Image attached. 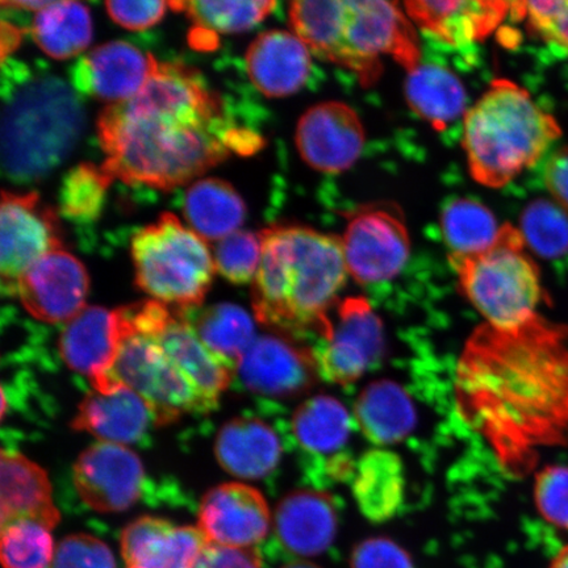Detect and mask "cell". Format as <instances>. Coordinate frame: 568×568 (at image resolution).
<instances>
[{
  "label": "cell",
  "mask_w": 568,
  "mask_h": 568,
  "mask_svg": "<svg viewBox=\"0 0 568 568\" xmlns=\"http://www.w3.org/2000/svg\"><path fill=\"white\" fill-rule=\"evenodd\" d=\"M457 399L466 422L510 474L568 443V325L537 316L516 329L485 324L462 354Z\"/></svg>",
  "instance_id": "cell-1"
},
{
  "label": "cell",
  "mask_w": 568,
  "mask_h": 568,
  "mask_svg": "<svg viewBox=\"0 0 568 568\" xmlns=\"http://www.w3.org/2000/svg\"><path fill=\"white\" fill-rule=\"evenodd\" d=\"M98 138L111 180L173 190L231 153L252 154L264 140L226 115L223 99L194 68L160 62L136 97L99 113Z\"/></svg>",
  "instance_id": "cell-2"
},
{
  "label": "cell",
  "mask_w": 568,
  "mask_h": 568,
  "mask_svg": "<svg viewBox=\"0 0 568 568\" xmlns=\"http://www.w3.org/2000/svg\"><path fill=\"white\" fill-rule=\"evenodd\" d=\"M258 234L262 257L252 287L255 317L275 328H315L322 335L349 274L343 239L301 225H272Z\"/></svg>",
  "instance_id": "cell-3"
},
{
  "label": "cell",
  "mask_w": 568,
  "mask_h": 568,
  "mask_svg": "<svg viewBox=\"0 0 568 568\" xmlns=\"http://www.w3.org/2000/svg\"><path fill=\"white\" fill-rule=\"evenodd\" d=\"M3 63L0 160L17 182H34L65 161L80 141L84 111L61 78Z\"/></svg>",
  "instance_id": "cell-4"
},
{
  "label": "cell",
  "mask_w": 568,
  "mask_h": 568,
  "mask_svg": "<svg viewBox=\"0 0 568 568\" xmlns=\"http://www.w3.org/2000/svg\"><path fill=\"white\" fill-rule=\"evenodd\" d=\"M557 120L532 102L527 90L497 80L464 120V148L474 180L506 186L542 158L559 139Z\"/></svg>",
  "instance_id": "cell-5"
},
{
  "label": "cell",
  "mask_w": 568,
  "mask_h": 568,
  "mask_svg": "<svg viewBox=\"0 0 568 568\" xmlns=\"http://www.w3.org/2000/svg\"><path fill=\"white\" fill-rule=\"evenodd\" d=\"M119 346L104 387L110 393L125 386L148 403L158 425L187 414L213 410L178 361L134 315L132 305L118 308Z\"/></svg>",
  "instance_id": "cell-6"
},
{
  "label": "cell",
  "mask_w": 568,
  "mask_h": 568,
  "mask_svg": "<svg viewBox=\"0 0 568 568\" xmlns=\"http://www.w3.org/2000/svg\"><path fill=\"white\" fill-rule=\"evenodd\" d=\"M138 286L176 310L201 307L215 275L207 243L173 213L134 234L131 244Z\"/></svg>",
  "instance_id": "cell-7"
},
{
  "label": "cell",
  "mask_w": 568,
  "mask_h": 568,
  "mask_svg": "<svg viewBox=\"0 0 568 568\" xmlns=\"http://www.w3.org/2000/svg\"><path fill=\"white\" fill-rule=\"evenodd\" d=\"M524 245L521 232L508 224L501 243L491 251L475 257H449L467 300L494 328H520L538 316L541 280Z\"/></svg>",
  "instance_id": "cell-8"
},
{
  "label": "cell",
  "mask_w": 568,
  "mask_h": 568,
  "mask_svg": "<svg viewBox=\"0 0 568 568\" xmlns=\"http://www.w3.org/2000/svg\"><path fill=\"white\" fill-rule=\"evenodd\" d=\"M345 39L352 71L365 87L378 82L383 73L382 55L393 57L409 73L420 65L415 28L399 3L346 0Z\"/></svg>",
  "instance_id": "cell-9"
},
{
  "label": "cell",
  "mask_w": 568,
  "mask_h": 568,
  "mask_svg": "<svg viewBox=\"0 0 568 568\" xmlns=\"http://www.w3.org/2000/svg\"><path fill=\"white\" fill-rule=\"evenodd\" d=\"M341 239L347 273L362 284L393 280L409 257L408 230L394 204H368L355 211Z\"/></svg>",
  "instance_id": "cell-10"
},
{
  "label": "cell",
  "mask_w": 568,
  "mask_h": 568,
  "mask_svg": "<svg viewBox=\"0 0 568 568\" xmlns=\"http://www.w3.org/2000/svg\"><path fill=\"white\" fill-rule=\"evenodd\" d=\"M55 211L40 204L36 193L3 191L0 210V276L2 290L16 296L18 282L36 262L62 248Z\"/></svg>",
  "instance_id": "cell-11"
},
{
  "label": "cell",
  "mask_w": 568,
  "mask_h": 568,
  "mask_svg": "<svg viewBox=\"0 0 568 568\" xmlns=\"http://www.w3.org/2000/svg\"><path fill=\"white\" fill-rule=\"evenodd\" d=\"M322 337L314 352L317 374L336 385L361 378L383 351L382 323L366 297L341 302L337 318H331Z\"/></svg>",
  "instance_id": "cell-12"
},
{
  "label": "cell",
  "mask_w": 568,
  "mask_h": 568,
  "mask_svg": "<svg viewBox=\"0 0 568 568\" xmlns=\"http://www.w3.org/2000/svg\"><path fill=\"white\" fill-rule=\"evenodd\" d=\"M78 495L92 510L123 513L140 499L145 473L124 445L98 443L78 457L73 470Z\"/></svg>",
  "instance_id": "cell-13"
},
{
  "label": "cell",
  "mask_w": 568,
  "mask_h": 568,
  "mask_svg": "<svg viewBox=\"0 0 568 568\" xmlns=\"http://www.w3.org/2000/svg\"><path fill=\"white\" fill-rule=\"evenodd\" d=\"M89 274L65 248L44 255L21 276L16 296L28 314L45 323H68L87 307Z\"/></svg>",
  "instance_id": "cell-14"
},
{
  "label": "cell",
  "mask_w": 568,
  "mask_h": 568,
  "mask_svg": "<svg viewBox=\"0 0 568 568\" xmlns=\"http://www.w3.org/2000/svg\"><path fill=\"white\" fill-rule=\"evenodd\" d=\"M159 63L130 42L111 41L83 54L71 68L70 80L80 94L111 105L144 90Z\"/></svg>",
  "instance_id": "cell-15"
},
{
  "label": "cell",
  "mask_w": 568,
  "mask_h": 568,
  "mask_svg": "<svg viewBox=\"0 0 568 568\" xmlns=\"http://www.w3.org/2000/svg\"><path fill=\"white\" fill-rule=\"evenodd\" d=\"M295 141L308 166L323 173H341L358 160L365 130L351 105L325 102L304 113Z\"/></svg>",
  "instance_id": "cell-16"
},
{
  "label": "cell",
  "mask_w": 568,
  "mask_h": 568,
  "mask_svg": "<svg viewBox=\"0 0 568 568\" xmlns=\"http://www.w3.org/2000/svg\"><path fill=\"white\" fill-rule=\"evenodd\" d=\"M272 515L258 489L243 483H225L203 496L199 529L213 545L252 549L267 536Z\"/></svg>",
  "instance_id": "cell-17"
},
{
  "label": "cell",
  "mask_w": 568,
  "mask_h": 568,
  "mask_svg": "<svg viewBox=\"0 0 568 568\" xmlns=\"http://www.w3.org/2000/svg\"><path fill=\"white\" fill-rule=\"evenodd\" d=\"M209 544L199 528L152 516L128 525L120 538L125 568H194Z\"/></svg>",
  "instance_id": "cell-18"
},
{
  "label": "cell",
  "mask_w": 568,
  "mask_h": 568,
  "mask_svg": "<svg viewBox=\"0 0 568 568\" xmlns=\"http://www.w3.org/2000/svg\"><path fill=\"white\" fill-rule=\"evenodd\" d=\"M237 373L245 387L268 396L303 393L315 379L314 353L275 336L255 338L241 359Z\"/></svg>",
  "instance_id": "cell-19"
},
{
  "label": "cell",
  "mask_w": 568,
  "mask_h": 568,
  "mask_svg": "<svg viewBox=\"0 0 568 568\" xmlns=\"http://www.w3.org/2000/svg\"><path fill=\"white\" fill-rule=\"evenodd\" d=\"M119 346L116 311L87 305L63 328L59 349L71 371L88 376L92 389L101 390Z\"/></svg>",
  "instance_id": "cell-20"
},
{
  "label": "cell",
  "mask_w": 568,
  "mask_h": 568,
  "mask_svg": "<svg viewBox=\"0 0 568 568\" xmlns=\"http://www.w3.org/2000/svg\"><path fill=\"white\" fill-rule=\"evenodd\" d=\"M311 52L294 33L267 31L246 52L247 74L254 87L270 98L295 94L311 73Z\"/></svg>",
  "instance_id": "cell-21"
},
{
  "label": "cell",
  "mask_w": 568,
  "mask_h": 568,
  "mask_svg": "<svg viewBox=\"0 0 568 568\" xmlns=\"http://www.w3.org/2000/svg\"><path fill=\"white\" fill-rule=\"evenodd\" d=\"M152 424L158 422L148 403L134 390L119 386L110 393L92 389L78 407L71 426L101 443L125 446L140 442Z\"/></svg>",
  "instance_id": "cell-22"
},
{
  "label": "cell",
  "mask_w": 568,
  "mask_h": 568,
  "mask_svg": "<svg viewBox=\"0 0 568 568\" xmlns=\"http://www.w3.org/2000/svg\"><path fill=\"white\" fill-rule=\"evenodd\" d=\"M407 16L425 32L452 47H464L494 32L510 11L506 2H407Z\"/></svg>",
  "instance_id": "cell-23"
},
{
  "label": "cell",
  "mask_w": 568,
  "mask_h": 568,
  "mask_svg": "<svg viewBox=\"0 0 568 568\" xmlns=\"http://www.w3.org/2000/svg\"><path fill=\"white\" fill-rule=\"evenodd\" d=\"M274 527L276 537L287 551L297 557L318 556L336 537L335 504L324 494H291L276 508Z\"/></svg>",
  "instance_id": "cell-24"
},
{
  "label": "cell",
  "mask_w": 568,
  "mask_h": 568,
  "mask_svg": "<svg viewBox=\"0 0 568 568\" xmlns=\"http://www.w3.org/2000/svg\"><path fill=\"white\" fill-rule=\"evenodd\" d=\"M2 525L16 520H32L54 529L60 523L59 509L54 506L52 483L44 468L23 454L2 452Z\"/></svg>",
  "instance_id": "cell-25"
},
{
  "label": "cell",
  "mask_w": 568,
  "mask_h": 568,
  "mask_svg": "<svg viewBox=\"0 0 568 568\" xmlns=\"http://www.w3.org/2000/svg\"><path fill=\"white\" fill-rule=\"evenodd\" d=\"M215 454L220 466L240 479H261L278 466L282 445L272 428L258 418H234L220 429Z\"/></svg>",
  "instance_id": "cell-26"
},
{
  "label": "cell",
  "mask_w": 568,
  "mask_h": 568,
  "mask_svg": "<svg viewBox=\"0 0 568 568\" xmlns=\"http://www.w3.org/2000/svg\"><path fill=\"white\" fill-rule=\"evenodd\" d=\"M345 0H303L290 4L288 17L293 33L320 60L353 69L345 39Z\"/></svg>",
  "instance_id": "cell-27"
},
{
  "label": "cell",
  "mask_w": 568,
  "mask_h": 568,
  "mask_svg": "<svg viewBox=\"0 0 568 568\" xmlns=\"http://www.w3.org/2000/svg\"><path fill=\"white\" fill-rule=\"evenodd\" d=\"M246 207L229 182L207 178L191 184L184 196V216L205 243H216L237 232Z\"/></svg>",
  "instance_id": "cell-28"
},
{
  "label": "cell",
  "mask_w": 568,
  "mask_h": 568,
  "mask_svg": "<svg viewBox=\"0 0 568 568\" xmlns=\"http://www.w3.org/2000/svg\"><path fill=\"white\" fill-rule=\"evenodd\" d=\"M355 418L364 435L376 445L402 442L417 422L409 395L390 381L374 382L365 388L355 403Z\"/></svg>",
  "instance_id": "cell-29"
},
{
  "label": "cell",
  "mask_w": 568,
  "mask_h": 568,
  "mask_svg": "<svg viewBox=\"0 0 568 568\" xmlns=\"http://www.w3.org/2000/svg\"><path fill=\"white\" fill-rule=\"evenodd\" d=\"M406 98L412 111L438 131L466 115L464 84L449 69L435 63H425L410 71Z\"/></svg>",
  "instance_id": "cell-30"
},
{
  "label": "cell",
  "mask_w": 568,
  "mask_h": 568,
  "mask_svg": "<svg viewBox=\"0 0 568 568\" xmlns=\"http://www.w3.org/2000/svg\"><path fill=\"white\" fill-rule=\"evenodd\" d=\"M183 314L207 349L236 372L241 359L257 338L251 315L230 303L187 310Z\"/></svg>",
  "instance_id": "cell-31"
},
{
  "label": "cell",
  "mask_w": 568,
  "mask_h": 568,
  "mask_svg": "<svg viewBox=\"0 0 568 568\" xmlns=\"http://www.w3.org/2000/svg\"><path fill=\"white\" fill-rule=\"evenodd\" d=\"M353 493L362 514L372 521H386L395 516L404 496L399 457L386 450L365 454L355 467Z\"/></svg>",
  "instance_id": "cell-32"
},
{
  "label": "cell",
  "mask_w": 568,
  "mask_h": 568,
  "mask_svg": "<svg viewBox=\"0 0 568 568\" xmlns=\"http://www.w3.org/2000/svg\"><path fill=\"white\" fill-rule=\"evenodd\" d=\"M507 225H499L494 213L471 199H457L446 205L442 229L450 257H475L501 243Z\"/></svg>",
  "instance_id": "cell-33"
},
{
  "label": "cell",
  "mask_w": 568,
  "mask_h": 568,
  "mask_svg": "<svg viewBox=\"0 0 568 568\" xmlns=\"http://www.w3.org/2000/svg\"><path fill=\"white\" fill-rule=\"evenodd\" d=\"M32 38L42 52L55 60H68L88 48L92 36L90 12L80 2H52L36 12Z\"/></svg>",
  "instance_id": "cell-34"
},
{
  "label": "cell",
  "mask_w": 568,
  "mask_h": 568,
  "mask_svg": "<svg viewBox=\"0 0 568 568\" xmlns=\"http://www.w3.org/2000/svg\"><path fill=\"white\" fill-rule=\"evenodd\" d=\"M294 435L305 450L336 453L351 436V416L338 400L316 396L302 404L293 418Z\"/></svg>",
  "instance_id": "cell-35"
},
{
  "label": "cell",
  "mask_w": 568,
  "mask_h": 568,
  "mask_svg": "<svg viewBox=\"0 0 568 568\" xmlns=\"http://www.w3.org/2000/svg\"><path fill=\"white\" fill-rule=\"evenodd\" d=\"M275 2L251 0V2H215V0H181L170 2L174 11H181L194 21L197 28L212 33H239L252 30L275 9Z\"/></svg>",
  "instance_id": "cell-36"
},
{
  "label": "cell",
  "mask_w": 568,
  "mask_h": 568,
  "mask_svg": "<svg viewBox=\"0 0 568 568\" xmlns=\"http://www.w3.org/2000/svg\"><path fill=\"white\" fill-rule=\"evenodd\" d=\"M45 525L16 520L2 525V565L4 568H49L54 558V542Z\"/></svg>",
  "instance_id": "cell-37"
},
{
  "label": "cell",
  "mask_w": 568,
  "mask_h": 568,
  "mask_svg": "<svg viewBox=\"0 0 568 568\" xmlns=\"http://www.w3.org/2000/svg\"><path fill=\"white\" fill-rule=\"evenodd\" d=\"M525 244L544 258L568 253V213L562 205L545 199L528 204L521 216Z\"/></svg>",
  "instance_id": "cell-38"
},
{
  "label": "cell",
  "mask_w": 568,
  "mask_h": 568,
  "mask_svg": "<svg viewBox=\"0 0 568 568\" xmlns=\"http://www.w3.org/2000/svg\"><path fill=\"white\" fill-rule=\"evenodd\" d=\"M112 180L101 166L81 163L62 182L60 205L63 215L74 219H94L102 210L105 191Z\"/></svg>",
  "instance_id": "cell-39"
},
{
  "label": "cell",
  "mask_w": 568,
  "mask_h": 568,
  "mask_svg": "<svg viewBox=\"0 0 568 568\" xmlns=\"http://www.w3.org/2000/svg\"><path fill=\"white\" fill-rule=\"evenodd\" d=\"M262 257L260 234L237 231L231 236L219 241L213 262L216 273L233 284H245L254 281Z\"/></svg>",
  "instance_id": "cell-40"
},
{
  "label": "cell",
  "mask_w": 568,
  "mask_h": 568,
  "mask_svg": "<svg viewBox=\"0 0 568 568\" xmlns=\"http://www.w3.org/2000/svg\"><path fill=\"white\" fill-rule=\"evenodd\" d=\"M535 497L545 520L554 527L568 530V467L548 466L539 471Z\"/></svg>",
  "instance_id": "cell-41"
},
{
  "label": "cell",
  "mask_w": 568,
  "mask_h": 568,
  "mask_svg": "<svg viewBox=\"0 0 568 568\" xmlns=\"http://www.w3.org/2000/svg\"><path fill=\"white\" fill-rule=\"evenodd\" d=\"M520 9L531 33L568 51V0L520 2Z\"/></svg>",
  "instance_id": "cell-42"
},
{
  "label": "cell",
  "mask_w": 568,
  "mask_h": 568,
  "mask_svg": "<svg viewBox=\"0 0 568 568\" xmlns=\"http://www.w3.org/2000/svg\"><path fill=\"white\" fill-rule=\"evenodd\" d=\"M51 568H118L110 546L89 535H71L57 546Z\"/></svg>",
  "instance_id": "cell-43"
},
{
  "label": "cell",
  "mask_w": 568,
  "mask_h": 568,
  "mask_svg": "<svg viewBox=\"0 0 568 568\" xmlns=\"http://www.w3.org/2000/svg\"><path fill=\"white\" fill-rule=\"evenodd\" d=\"M352 568H415L409 554L387 538H368L354 549Z\"/></svg>",
  "instance_id": "cell-44"
},
{
  "label": "cell",
  "mask_w": 568,
  "mask_h": 568,
  "mask_svg": "<svg viewBox=\"0 0 568 568\" xmlns=\"http://www.w3.org/2000/svg\"><path fill=\"white\" fill-rule=\"evenodd\" d=\"M106 12L116 24L130 31H145L158 24L165 16L166 2H116L109 0L104 3Z\"/></svg>",
  "instance_id": "cell-45"
},
{
  "label": "cell",
  "mask_w": 568,
  "mask_h": 568,
  "mask_svg": "<svg viewBox=\"0 0 568 568\" xmlns=\"http://www.w3.org/2000/svg\"><path fill=\"white\" fill-rule=\"evenodd\" d=\"M194 568H264V564L258 552L253 549L209 544Z\"/></svg>",
  "instance_id": "cell-46"
},
{
  "label": "cell",
  "mask_w": 568,
  "mask_h": 568,
  "mask_svg": "<svg viewBox=\"0 0 568 568\" xmlns=\"http://www.w3.org/2000/svg\"><path fill=\"white\" fill-rule=\"evenodd\" d=\"M545 183L557 203L568 210V146L554 153L546 163Z\"/></svg>",
  "instance_id": "cell-47"
},
{
  "label": "cell",
  "mask_w": 568,
  "mask_h": 568,
  "mask_svg": "<svg viewBox=\"0 0 568 568\" xmlns=\"http://www.w3.org/2000/svg\"><path fill=\"white\" fill-rule=\"evenodd\" d=\"M21 40V31L19 28L2 21V62L6 61L7 54L16 51Z\"/></svg>",
  "instance_id": "cell-48"
},
{
  "label": "cell",
  "mask_w": 568,
  "mask_h": 568,
  "mask_svg": "<svg viewBox=\"0 0 568 568\" xmlns=\"http://www.w3.org/2000/svg\"><path fill=\"white\" fill-rule=\"evenodd\" d=\"M51 3L52 2H48V0H17V2H6V0H2V2H0V6H2L3 9L39 12L41 10H44L45 7H48Z\"/></svg>",
  "instance_id": "cell-49"
},
{
  "label": "cell",
  "mask_w": 568,
  "mask_h": 568,
  "mask_svg": "<svg viewBox=\"0 0 568 568\" xmlns=\"http://www.w3.org/2000/svg\"><path fill=\"white\" fill-rule=\"evenodd\" d=\"M550 568H568V546L558 552V556L552 560Z\"/></svg>",
  "instance_id": "cell-50"
},
{
  "label": "cell",
  "mask_w": 568,
  "mask_h": 568,
  "mask_svg": "<svg viewBox=\"0 0 568 568\" xmlns=\"http://www.w3.org/2000/svg\"><path fill=\"white\" fill-rule=\"evenodd\" d=\"M281 568H322L311 562H305V560H294V562L286 564Z\"/></svg>",
  "instance_id": "cell-51"
}]
</instances>
